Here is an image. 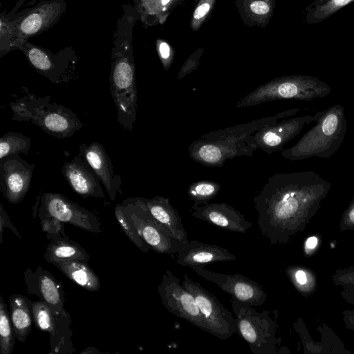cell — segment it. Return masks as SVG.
Masks as SVG:
<instances>
[{
  "label": "cell",
  "mask_w": 354,
  "mask_h": 354,
  "mask_svg": "<svg viewBox=\"0 0 354 354\" xmlns=\"http://www.w3.org/2000/svg\"><path fill=\"white\" fill-rule=\"evenodd\" d=\"M330 279L336 286L354 287V266L336 270Z\"/></svg>",
  "instance_id": "e575fe53"
},
{
  "label": "cell",
  "mask_w": 354,
  "mask_h": 354,
  "mask_svg": "<svg viewBox=\"0 0 354 354\" xmlns=\"http://www.w3.org/2000/svg\"><path fill=\"white\" fill-rule=\"evenodd\" d=\"M163 306L169 312L209 333L208 326L194 296L171 270H166L158 287Z\"/></svg>",
  "instance_id": "8fae6325"
},
{
  "label": "cell",
  "mask_w": 354,
  "mask_h": 354,
  "mask_svg": "<svg viewBox=\"0 0 354 354\" xmlns=\"http://www.w3.org/2000/svg\"><path fill=\"white\" fill-rule=\"evenodd\" d=\"M145 204L153 216L177 240L187 244L189 241L177 209L164 196L144 198Z\"/></svg>",
  "instance_id": "7402d4cb"
},
{
  "label": "cell",
  "mask_w": 354,
  "mask_h": 354,
  "mask_svg": "<svg viewBox=\"0 0 354 354\" xmlns=\"http://www.w3.org/2000/svg\"><path fill=\"white\" fill-rule=\"evenodd\" d=\"M191 212L197 219L234 232L244 234L252 225L240 212L226 203H207Z\"/></svg>",
  "instance_id": "ffe728a7"
},
{
  "label": "cell",
  "mask_w": 354,
  "mask_h": 354,
  "mask_svg": "<svg viewBox=\"0 0 354 354\" xmlns=\"http://www.w3.org/2000/svg\"><path fill=\"white\" fill-rule=\"evenodd\" d=\"M24 279L29 294L37 296L53 313L63 310L65 301L64 287L50 272L41 266H37L35 270L26 268L24 272Z\"/></svg>",
  "instance_id": "e0dca14e"
},
{
  "label": "cell",
  "mask_w": 354,
  "mask_h": 354,
  "mask_svg": "<svg viewBox=\"0 0 354 354\" xmlns=\"http://www.w3.org/2000/svg\"><path fill=\"white\" fill-rule=\"evenodd\" d=\"M177 254L176 263L186 267L205 266L212 263L234 261L237 259L225 248L196 240L189 241Z\"/></svg>",
  "instance_id": "44dd1931"
},
{
  "label": "cell",
  "mask_w": 354,
  "mask_h": 354,
  "mask_svg": "<svg viewBox=\"0 0 354 354\" xmlns=\"http://www.w3.org/2000/svg\"><path fill=\"white\" fill-rule=\"evenodd\" d=\"M339 227L340 232L354 230V196L342 214Z\"/></svg>",
  "instance_id": "74e56055"
},
{
  "label": "cell",
  "mask_w": 354,
  "mask_h": 354,
  "mask_svg": "<svg viewBox=\"0 0 354 354\" xmlns=\"http://www.w3.org/2000/svg\"><path fill=\"white\" fill-rule=\"evenodd\" d=\"M14 329L7 306L0 295V353L10 354L15 345Z\"/></svg>",
  "instance_id": "4dcf8cb0"
},
{
  "label": "cell",
  "mask_w": 354,
  "mask_h": 354,
  "mask_svg": "<svg viewBox=\"0 0 354 354\" xmlns=\"http://www.w3.org/2000/svg\"><path fill=\"white\" fill-rule=\"evenodd\" d=\"M115 216L125 235L142 252H147L151 248L138 234L134 224L128 217L121 203L114 209Z\"/></svg>",
  "instance_id": "1f68e13d"
},
{
  "label": "cell",
  "mask_w": 354,
  "mask_h": 354,
  "mask_svg": "<svg viewBox=\"0 0 354 354\" xmlns=\"http://www.w3.org/2000/svg\"><path fill=\"white\" fill-rule=\"evenodd\" d=\"M40 224L41 229L46 232V236L51 240L67 237L64 232V223L53 216H41Z\"/></svg>",
  "instance_id": "d6a6232c"
},
{
  "label": "cell",
  "mask_w": 354,
  "mask_h": 354,
  "mask_svg": "<svg viewBox=\"0 0 354 354\" xmlns=\"http://www.w3.org/2000/svg\"><path fill=\"white\" fill-rule=\"evenodd\" d=\"M342 319L345 327L354 332V309H347L342 312Z\"/></svg>",
  "instance_id": "7bdbcfd3"
},
{
  "label": "cell",
  "mask_w": 354,
  "mask_h": 354,
  "mask_svg": "<svg viewBox=\"0 0 354 354\" xmlns=\"http://www.w3.org/2000/svg\"><path fill=\"white\" fill-rule=\"evenodd\" d=\"M30 139L18 132H8L0 138V160L14 154H28Z\"/></svg>",
  "instance_id": "f546056e"
},
{
  "label": "cell",
  "mask_w": 354,
  "mask_h": 354,
  "mask_svg": "<svg viewBox=\"0 0 354 354\" xmlns=\"http://www.w3.org/2000/svg\"><path fill=\"white\" fill-rule=\"evenodd\" d=\"M62 173L71 188L82 197H105L100 180L80 153L64 164Z\"/></svg>",
  "instance_id": "d6986e66"
},
{
  "label": "cell",
  "mask_w": 354,
  "mask_h": 354,
  "mask_svg": "<svg viewBox=\"0 0 354 354\" xmlns=\"http://www.w3.org/2000/svg\"><path fill=\"white\" fill-rule=\"evenodd\" d=\"M158 53L159 57L165 70L169 68L174 58V52L170 46L165 41H158Z\"/></svg>",
  "instance_id": "f35d334b"
},
{
  "label": "cell",
  "mask_w": 354,
  "mask_h": 354,
  "mask_svg": "<svg viewBox=\"0 0 354 354\" xmlns=\"http://www.w3.org/2000/svg\"><path fill=\"white\" fill-rule=\"evenodd\" d=\"M205 279L216 283L232 298L252 306H261L266 301L267 293L256 281L240 274H225L204 268V266L189 267Z\"/></svg>",
  "instance_id": "4fadbf2b"
},
{
  "label": "cell",
  "mask_w": 354,
  "mask_h": 354,
  "mask_svg": "<svg viewBox=\"0 0 354 354\" xmlns=\"http://www.w3.org/2000/svg\"><path fill=\"white\" fill-rule=\"evenodd\" d=\"M122 205L144 241L160 254H178L187 245L174 238L147 208L144 197L125 199Z\"/></svg>",
  "instance_id": "ba28073f"
},
{
  "label": "cell",
  "mask_w": 354,
  "mask_h": 354,
  "mask_svg": "<svg viewBox=\"0 0 354 354\" xmlns=\"http://www.w3.org/2000/svg\"><path fill=\"white\" fill-rule=\"evenodd\" d=\"M183 287L194 297L209 328V333L221 339H227L236 333L235 318L216 297L188 274H185Z\"/></svg>",
  "instance_id": "30bf717a"
},
{
  "label": "cell",
  "mask_w": 354,
  "mask_h": 354,
  "mask_svg": "<svg viewBox=\"0 0 354 354\" xmlns=\"http://www.w3.org/2000/svg\"><path fill=\"white\" fill-rule=\"evenodd\" d=\"M354 0H315L305 9L304 20L308 24L322 22Z\"/></svg>",
  "instance_id": "4316f807"
},
{
  "label": "cell",
  "mask_w": 354,
  "mask_h": 354,
  "mask_svg": "<svg viewBox=\"0 0 354 354\" xmlns=\"http://www.w3.org/2000/svg\"><path fill=\"white\" fill-rule=\"evenodd\" d=\"M203 49H198L190 55L183 64L178 74V79L180 80L195 71L199 65V59L201 57Z\"/></svg>",
  "instance_id": "8d00e7d4"
},
{
  "label": "cell",
  "mask_w": 354,
  "mask_h": 354,
  "mask_svg": "<svg viewBox=\"0 0 354 354\" xmlns=\"http://www.w3.org/2000/svg\"><path fill=\"white\" fill-rule=\"evenodd\" d=\"M330 86L317 77L292 75L276 77L255 88L237 102L236 108H245L261 103L280 100L310 101L328 95Z\"/></svg>",
  "instance_id": "8992f818"
},
{
  "label": "cell",
  "mask_w": 354,
  "mask_h": 354,
  "mask_svg": "<svg viewBox=\"0 0 354 354\" xmlns=\"http://www.w3.org/2000/svg\"><path fill=\"white\" fill-rule=\"evenodd\" d=\"M236 333L254 354H278L281 339L277 337L278 325L268 310L257 311L252 306L232 297Z\"/></svg>",
  "instance_id": "52a82bcc"
},
{
  "label": "cell",
  "mask_w": 354,
  "mask_h": 354,
  "mask_svg": "<svg viewBox=\"0 0 354 354\" xmlns=\"http://www.w3.org/2000/svg\"><path fill=\"white\" fill-rule=\"evenodd\" d=\"M4 227H8L10 230L16 236L21 239V236L14 226L11 221L10 220L6 212L4 210L3 205L0 204V243H2L3 233Z\"/></svg>",
  "instance_id": "ab89813d"
},
{
  "label": "cell",
  "mask_w": 354,
  "mask_h": 354,
  "mask_svg": "<svg viewBox=\"0 0 354 354\" xmlns=\"http://www.w3.org/2000/svg\"><path fill=\"white\" fill-rule=\"evenodd\" d=\"M331 187L312 171L270 176L253 198L261 233L272 245L287 244L305 230Z\"/></svg>",
  "instance_id": "6da1fadb"
},
{
  "label": "cell",
  "mask_w": 354,
  "mask_h": 354,
  "mask_svg": "<svg viewBox=\"0 0 354 354\" xmlns=\"http://www.w3.org/2000/svg\"><path fill=\"white\" fill-rule=\"evenodd\" d=\"M215 0H200L194 10L191 26L194 30H197L212 10Z\"/></svg>",
  "instance_id": "836d02e7"
},
{
  "label": "cell",
  "mask_w": 354,
  "mask_h": 354,
  "mask_svg": "<svg viewBox=\"0 0 354 354\" xmlns=\"http://www.w3.org/2000/svg\"><path fill=\"white\" fill-rule=\"evenodd\" d=\"M219 183L209 180H202L192 183L187 190V194L193 205L190 212L196 207L208 203L221 190Z\"/></svg>",
  "instance_id": "f1b7e54d"
},
{
  "label": "cell",
  "mask_w": 354,
  "mask_h": 354,
  "mask_svg": "<svg viewBox=\"0 0 354 354\" xmlns=\"http://www.w3.org/2000/svg\"><path fill=\"white\" fill-rule=\"evenodd\" d=\"M319 245V239L316 236H309L305 241L304 245V254L308 256L313 255L316 250L317 249L318 245Z\"/></svg>",
  "instance_id": "b9f144b4"
},
{
  "label": "cell",
  "mask_w": 354,
  "mask_h": 354,
  "mask_svg": "<svg viewBox=\"0 0 354 354\" xmlns=\"http://www.w3.org/2000/svg\"><path fill=\"white\" fill-rule=\"evenodd\" d=\"M274 8L273 0H250L248 10L253 17H270Z\"/></svg>",
  "instance_id": "d590c367"
},
{
  "label": "cell",
  "mask_w": 354,
  "mask_h": 354,
  "mask_svg": "<svg viewBox=\"0 0 354 354\" xmlns=\"http://www.w3.org/2000/svg\"><path fill=\"white\" fill-rule=\"evenodd\" d=\"M32 66L54 84L67 83L73 78L75 61L72 54L64 51L53 55L50 51L24 41L18 47Z\"/></svg>",
  "instance_id": "7c38bea8"
},
{
  "label": "cell",
  "mask_w": 354,
  "mask_h": 354,
  "mask_svg": "<svg viewBox=\"0 0 354 354\" xmlns=\"http://www.w3.org/2000/svg\"><path fill=\"white\" fill-rule=\"evenodd\" d=\"M340 295L349 304L354 306V287L342 288Z\"/></svg>",
  "instance_id": "ee69618b"
},
{
  "label": "cell",
  "mask_w": 354,
  "mask_h": 354,
  "mask_svg": "<svg viewBox=\"0 0 354 354\" xmlns=\"http://www.w3.org/2000/svg\"><path fill=\"white\" fill-rule=\"evenodd\" d=\"M35 212L39 217L53 216L88 232H102L97 216L64 195L45 192L39 196Z\"/></svg>",
  "instance_id": "9c48e42d"
},
{
  "label": "cell",
  "mask_w": 354,
  "mask_h": 354,
  "mask_svg": "<svg viewBox=\"0 0 354 354\" xmlns=\"http://www.w3.org/2000/svg\"><path fill=\"white\" fill-rule=\"evenodd\" d=\"M79 153L97 176L112 201H115L122 185L121 176L115 174L113 167L104 147L101 143H83Z\"/></svg>",
  "instance_id": "ac0fdd59"
},
{
  "label": "cell",
  "mask_w": 354,
  "mask_h": 354,
  "mask_svg": "<svg viewBox=\"0 0 354 354\" xmlns=\"http://www.w3.org/2000/svg\"><path fill=\"white\" fill-rule=\"evenodd\" d=\"M313 122L315 118L311 115L283 119L257 131L253 135L254 142L258 149L267 154L275 153L296 137L305 125Z\"/></svg>",
  "instance_id": "2e32d148"
},
{
  "label": "cell",
  "mask_w": 354,
  "mask_h": 354,
  "mask_svg": "<svg viewBox=\"0 0 354 354\" xmlns=\"http://www.w3.org/2000/svg\"><path fill=\"white\" fill-rule=\"evenodd\" d=\"M285 273L295 288L303 297L313 294L317 288V277L310 268L299 265H293L285 269Z\"/></svg>",
  "instance_id": "83f0119b"
},
{
  "label": "cell",
  "mask_w": 354,
  "mask_h": 354,
  "mask_svg": "<svg viewBox=\"0 0 354 354\" xmlns=\"http://www.w3.org/2000/svg\"><path fill=\"white\" fill-rule=\"evenodd\" d=\"M32 301L20 294H13L9 299L10 316L15 336L21 342L26 341L32 330Z\"/></svg>",
  "instance_id": "603a6c76"
},
{
  "label": "cell",
  "mask_w": 354,
  "mask_h": 354,
  "mask_svg": "<svg viewBox=\"0 0 354 354\" xmlns=\"http://www.w3.org/2000/svg\"><path fill=\"white\" fill-rule=\"evenodd\" d=\"M80 353L82 354V353H102L96 348L88 347V348H86L83 351H82Z\"/></svg>",
  "instance_id": "f6af8a7d"
},
{
  "label": "cell",
  "mask_w": 354,
  "mask_h": 354,
  "mask_svg": "<svg viewBox=\"0 0 354 354\" xmlns=\"http://www.w3.org/2000/svg\"><path fill=\"white\" fill-rule=\"evenodd\" d=\"M35 167L19 154L0 160V190L9 203H19L26 196Z\"/></svg>",
  "instance_id": "9a60e30c"
},
{
  "label": "cell",
  "mask_w": 354,
  "mask_h": 354,
  "mask_svg": "<svg viewBox=\"0 0 354 354\" xmlns=\"http://www.w3.org/2000/svg\"><path fill=\"white\" fill-rule=\"evenodd\" d=\"M72 320L70 314L63 308L55 313V319L50 335V354H68L75 352L71 341L73 331L71 329Z\"/></svg>",
  "instance_id": "d4e9b609"
},
{
  "label": "cell",
  "mask_w": 354,
  "mask_h": 354,
  "mask_svg": "<svg viewBox=\"0 0 354 354\" xmlns=\"http://www.w3.org/2000/svg\"><path fill=\"white\" fill-rule=\"evenodd\" d=\"M316 124L293 146L284 149L281 156L289 160H301L311 157L328 158L342 145L347 130L344 108L335 104L317 112Z\"/></svg>",
  "instance_id": "277c9868"
},
{
  "label": "cell",
  "mask_w": 354,
  "mask_h": 354,
  "mask_svg": "<svg viewBox=\"0 0 354 354\" xmlns=\"http://www.w3.org/2000/svg\"><path fill=\"white\" fill-rule=\"evenodd\" d=\"M12 120L28 121L48 134L64 138L73 136L84 127L77 115L67 107L50 102V96L28 93L10 103Z\"/></svg>",
  "instance_id": "5b68a950"
},
{
  "label": "cell",
  "mask_w": 354,
  "mask_h": 354,
  "mask_svg": "<svg viewBox=\"0 0 354 354\" xmlns=\"http://www.w3.org/2000/svg\"><path fill=\"white\" fill-rule=\"evenodd\" d=\"M171 0H142L147 12L158 14L164 10Z\"/></svg>",
  "instance_id": "60d3db41"
},
{
  "label": "cell",
  "mask_w": 354,
  "mask_h": 354,
  "mask_svg": "<svg viewBox=\"0 0 354 354\" xmlns=\"http://www.w3.org/2000/svg\"><path fill=\"white\" fill-rule=\"evenodd\" d=\"M300 110L292 108L274 115L209 131L189 145V156L194 161L210 167H221L227 160L236 157L252 158L258 149L253 139L257 131L279 120L291 117Z\"/></svg>",
  "instance_id": "7a4b0ae2"
},
{
  "label": "cell",
  "mask_w": 354,
  "mask_h": 354,
  "mask_svg": "<svg viewBox=\"0 0 354 354\" xmlns=\"http://www.w3.org/2000/svg\"><path fill=\"white\" fill-rule=\"evenodd\" d=\"M136 18V14L128 10L118 22L109 75V88L116 108L117 122L128 131L133 129L138 108L131 46L132 28Z\"/></svg>",
  "instance_id": "3957f363"
},
{
  "label": "cell",
  "mask_w": 354,
  "mask_h": 354,
  "mask_svg": "<svg viewBox=\"0 0 354 354\" xmlns=\"http://www.w3.org/2000/svg\"><path fill=\"white\" fill-rule=\"evenodd\" d=\"M66 6L62 0L43 1L19 17L15 28L11 50L30 37L53 26L61 17Z\"/></svg>",
  "instance_id": "5bb4252c"
},
{
  "label": "cell",
  "mask_w": 354,
  "mask_h": 354,
  "mask_svg": "<svg viewBox=\"0 0 354 354\" xmlns=\"http://www.w3.org/2000/svg\"><path fill=\"white\" fill-rule=\"evenodd\" d=\"M68 279L88 291L100 290L101 283L96 273L85 261H68L54 265Z\"/></svg>",
  "instance_id": "484cf974"
},
{
  "label": "cell",
  "mask_w": 354,
  "mask_h": 354,
  "mask_svg": "<svg viewBox=\"0 0 354 354\" xmlns=\"http://www.w3.org/2000/svg\"><path fill=\"white\" fill-rule=\"evenodd\" d=\"M44 257L51 264L68 261H82L87 262L89 254L78 243L68 237L52 240L46 248Z\"/></svg>",
  "instance_id": "cb8c5ba5"
}]
</instances>
